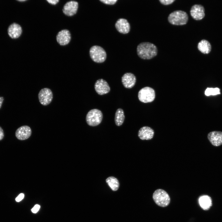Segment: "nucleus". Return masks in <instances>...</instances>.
Returning a JSON list of instances; mask_svg holds the SVG:
<instances>
[{
	"instance_id": "f3484780",
	"label": "nucleus",
	"mask_w": 222,
	"mask_h": 222,
	"mask_svg": "<svg viewBox=\"0 0 222 222\" xmlns=\"http://www.w3.org/2000/svg\"><path fill=\"white\" fill-rule=\"evenodd\" d=\"M154 134V130L150 127L144 126L139 130L138 135L139 138L142 140H149L153 137Z\"/></svg>"
},
{
	"instance_id": "b1692460",
	"label": "nucleus",
	"mask_w": 222,
	"mask_h": 222,
	"mask_svg": "<svg viewBox=\"0 0 222 222\" xmlns=\"http://www.w3.org/2000/svg\"><path fill=\"white\" fill-rule=\"evenodd\" d=\"M175 1V0H159V1L162 4L165 5L171 4Z\"/></svg>"
},
{
	"instance_id": "dca6fc26",
	"label": "nucleus",
	"mask_w": 222,
	"mask_h": 222,
	"mask_svg": "<svg viewBox=\"0 0 222 222\" xmlns=\"http://www.w3.org/2000/svg\"><path fill=\"white\" fill-rule=\"evenodd\" d=\"M8 33L10 37L13 39L19 38L21 35L22 29L18 24L13 23L9 26L8 28Z\"/></svg>"
},
{
	"instance_id": "bb28decb",
	"label": "nucleus",
	"mask_w": 222,
	"mask_h": 222,
	"mask_svg": "<svg viewBox=\"0 0 222 222\" xmlns=\"http://www.w3.org/2000/svg\"><path fill=\"white\" fill-rule=\"evenodd\" d=\"M47 1L51 4L56 5L59 2V1L58 0H47Z\"/></svg>"
},
{
	"instance_id": "9d476101",
	"label": "nucleus",
	"mask_w": 222,
	"mask_h": 222,
	"mask_svg": "<svg viewBox=\"0 0 222 222\" xmlns=\"http://www.w3.org/2000/svg\"><path fill=\"white\" fill-rule=\"evenodd\" d=\"M71 39V34L69 30H62L57 33L56 39L58 43L61 46H65L70 42Z\"/></svg>"
},
{
	"instance_id": "4be33fe9",
	"label": "nucleus",
	"mask_w": 222,
	"mask_h": 222,
	"mask_svg": "<svg viewBox=\"0 0 222 222\" xmlns=\"http://www.w3.org/2000/svg\"><path fill=\"white\" fill-rule=\"evenodd\" d=\"M220 94V89L218 88H208L205 90V94L208 96L210 95H216Z\"/></svg>"
},
{
	"instance_id": "aec40b11",
	"label": "nucleus",
	"mask_w": 222,
	"mask_h": 222,
	"mask_svg": "<svg viewBox=\"0 0 222 222\" xmlns=\"http://www.w3.org/2000/svg\"><path fill=\"white\" fill-rule=\"evenodd\" d=\"M125 118L123 110L121 108L117 109L116 111L115 117V122L116 125L117 126L122 125L124 122Z\"/></svg>"
},
{
	"instance_id": "6e6552de",
	"label": "nucleus",
	"mask_w": 222,
	"mask_h": 222,
	"mask_svg": "<svg viewBox=\"0 0 222 222\" xmlns=\"http://www.w3.org/2000/svg\"><path fill=\"white\" fill-rule=\"evenodd\" d=\"M94 88L97 93L101 95L107 94L110 90V88L107 82L102 79L98 80L94 84Z\"/></svg>"
},
{
	"instance_id": "2eb2a0df",
	"label": "nucleus",
	"mask_w": 222,
	"mask_h": 222,
	"mask_svg": "<svg viewBox=\"0 0 222 222\" xmlns=\"http://www.w3.org/2000/svg\"><path fill=\"white\" fill-rule=\"evenodd\" d=\"M208 139L211 144L215 146L222 144V132L213 131L210 132L208 135Z\"/></svg>"
},
{
	"instance_id": "f8f14e48",
	"label": "nucleus",
	"mask_w": 222,
	"mask_h": 222,
	"mask_svg": "<svg viewBox=\"0 0 222 222\" xmlns=\"http://www.w3.org/2000/svg\"><path fill=\"white\" fill-rule=\"evenodd\" d=\"M31 134V128L27 125H23L18 128L16 130L15 135L18 139L25 140L29 138Z\"/></svg>"
},
{
	"instance_id": "5701e85b",
	"label": "nucleus",
	"mask_w": 222,
	"mask_h": 222,
	"mask_svg": "<svg viewBox=\"0 0 222 222\" xmlns=\"http://www.w3.org/2000/svg\"><path fill=\"white\" fill-rule=\"evenodd\" d=\"M102 3L109 5H113L115 4L117 0H100Z\"/></svg>"
},
{
	"instance_id": "9b49d317",
	"label": "nucleus",
	"mask_w": 222,
	"mask_h": 222,
	"mask_svg": "<svg viewBox=\"0 0 222 222\" xmlns=\"http://www.w3.org/2000/svg\"><path fill=\"white\" fill-rule=\"evenodd\" d=\"M192 18L196 20L202 19L205 16V9L201 5L195 4L191 7L190 11Z\"/></svg>"
},
{
	"instance_id": "412c9836",
	"label": "nucleus",
	"mask_w": 222,
	"mask_h": 222,
	"mask_svg": "<svg viewBox=\"0 0 222 222\" xmlns=\"http://www.w3.org/2000/svg\"><path fill=\"white\" fill-rule=\"evenodd\" d=\"M106 181L113 191H116L119 188V183L118 179L113 176H110L106 179Z\"/></svg>"
},
{
	"instance_id": "0eeeda50",
	"label": "nucleus",
	"mask_w": 222,
	"mask_h": 222,
	"mask_svg": "<svg viewBox=\"0 0 222 222\" xmlns=\"http://www.w3.org/2000/svg\"><path fill=\"white\" fill-rule=\"evenodd\" d=\"M38 98L39 102L42 105H49L53 99L51 91L47 88L41 89L39 93Z\"/></svg>"
},
{
	"instance_id": "a878e982",
	"label": "nucleus",
	"mask_w": 222,
	"mask_h": 222,
	"mask_svg": "<svg viewBox=\"0 0 222 222\" xmlns=\"http://www.w3.org/2000/svg\"><path fill=\"white\" fill-rule=\"evenodd\" d=\"M24 195L23 193H21L16 198L15 200L17 202H19L24 198Z\"/></svg>"
},
{
	"instance_id": "423d86ee",
	"label": "nucleus",
	"mask_w": 222,
	"mask_h": 222,
	"mask_svg": "<svg viewBox=\"0 0 222 222\" xmlns=\"http://www.w3.org/2000/svg\"><path fill=\"white\" fill-rule=\"evenodd\" d=\"M155 96L154 89L149 87H146L141 89L138 94L139 100L144 103L153 101L155 98Z\"/></svg>"
},
{
	"instance_id": "39448f33",
	"label": "nucleus",
	"mask_w": 222,
	"mask_h": 222,
	"mask_svg": "<svg viewBox=\"0 0 222 222\" xmlns=\"http://www.w3.org/2000/svg\"><path fill=\"white\" fill-rule=\"evenodd\" d=\"M89 52L91 59L95 62L103 63L106 58V53L105 51L100 46L94 45L92 47Z\"/></svg>"
},
{
	"instance_id": "f03ea898",
	"label": "nucleus",
	"mask_w": 222,
	"mask_h": 222,
	"mask_svg": "<svg viewBox=\"0 0 222 222\" xmlns=\"http://www.w3.org/2000/svg\"><path fill=\"white\" fill-rule=\"evenodd\" d=\"M188 20L187 13L182 10H176L171 13L168 17L169 23L173 25H183L186 24Z\"/></svg>"
},
{
	"instance_id": "7ed1b4c3",
	"label": "nucleus",
	"mask_w": 222,
	"mask_h": 222,
	"mask_svg": "<svg viewBox=\"0 0 222 222\" xmlns=\"http://www.w3.org/2000/svg\"><path fill=\"white\" fill-rule=\"evenodd\" d=\"M153 198L157 205L162 207L167 206L170 201V198L168 193L162 189L156 190L153 194Z\"/></svg>"
},
{
	"instance_id": "a211bd4d",
	"label": "nucleus",
	"mask_w": 222,
	"mask_h": 222,
	"mask_svg": "<svg viewBox=\"0 0 222 222\" xmlns=\"http://www.w3.org/2000/svg\"><path fill=\"white\" fill-rule=\"evenodd\" d=\"M198 50L204 54H208L211 50L212 47L210 43L206 39H202L198 44Z\"/></svg>"
},
{
	"instance_id": "1a4fd4ad",
	"label": "nucleus",
	"mask_w": 222,
	"mask_h": 222,
	"mask_svg": "<svg viewBox=\"0 0 222 222\" xmlns=\"http://www.w3.org/2000/svg\"><path fill=\"white\" fill-rule=\"evenodd\" d=\"M78 8V2L75 1H71L67 2L64 5L62 11L65 15L72 16L77 13Z\"/></svg>"
},
{
	"instance_id": "cd10ccee",
	"label": "nucleus",
	"mask_w": 222,
	"mask_h": 222,
	"mask_svg": "<svg viewBox=\"0 0 222 222\" xmlns=\"http://www.w3.org/2000/svg\"><path fill=\"white\" fill-rule=\"evenodd\" d=\"M4 133L2 128L0 126V141L2 140L4 138Z\"/></svg>"
},
{
	"instance_id": "4468645a",
	"label": "nucleus",
	"mask_w": 222,
	"mask_h": 222,
	"mask_svg": "<svg viewBox=\"0 0 222 222\" xmlns=\"http://www.w3.org/2000/svg\"><path fill=\"white\" fill-rule=\"evenodd\" d=\"M115 26L117 30L120 33L126 34L128 33L130 30V25L127 20L120 18L116 21Z\"/></svg>"
},
{
	"instance_id": "c756f323",
	"label": "nucleus",
	"mask_w": 222,
	"mask_h": 222,
	"mask_svg": "<svg viewBox=\"0 0 222 222\" xmlns=\"http://www.w3.org/2000/svg\"><path fill=\"white\" fill-rule=\"evenodd\" d=\"M18 1L22 2H25V1H26V0H18Z\"/></svg>"
},
{
	"instance_id": "c85d7f7f",
	"label": "nucleus",
	"mask_w": 222,
	"mask_h": 222,
	"mask_svg": "<svg viewBox=\"0 0 222 222\" xmlns=\"http://www.w3.org/2000/svg\"><path fill=\"white\" fill-rule=\"evenodd\" d=\"M4 100V98L3 97H0V108L2 106Z\"/></svg>"
},
{
	"instance_id": "ddd939ff",
	"label": "nucleus",
	"mask_w": 222,
	"mask_h": 222,
	"mask_svg": "<svg viewBox=\"0 0 222 222\" xmlns=\"http://www.w3.org/2000/svg\"><path fill=\"white\" fill-rule=\"evenodd\" d=\"M136 78L132 73L127 72L125 73L121 77V82L124 86L127 88H131L135 85Z\"/></svg>"
},
{
	"instance_id": "393cba45",
	"label": "nucleus",
	"mask_w": 222,
	"mask_h": 222,
	"mask_svg": "<svg viewBox=\"0 0 222 222\" xmlns=\"http://www.w3.org/2000/svg\"><path fill=\"white\" fill-rule=\"evenodd\" d=\"M40 208V206L38 204L35 205L31 209L32 212L34 213H37L39 210Z\"/></svg>"
},
{
	"instance_id": "f257e3e1",
	"label": "nucleus",
	"mask_w": 222,
	"mask_h": 222,
	"mask_svg": "<svg viewBox=\"0 0 222 222\" xmlns=\"http://www.w3.org/2000/svg\"><path fill=\"white\" fill-rule=\"evenodd\" d=\"M139 57L144 60H150L156 56L158 53L157 47L154 44L148 42L139 44L137 48Z\"/></svg>"
},
{
	"instance_id": "20e7f679",
	"label": "nucleus",
	"mask_w": 222,
	"mask_h": 222,
	"mask_svg": "<svg viewBox=\"0 0 222 222\" xmlns=\"http://www.w3.org/2000/svg\"><path fill=\"white\" fill-rule=\"evenodd\" d=\"M102 112L97 109H93L87 113L86 121L87 124L90 126H95L99 125L103 118Z\"/></svg>"
},
{
	"instance_id": "6ab92c4d",
	"label": "nucleus",
	"mask_w": 222,
	"mask_h": 222,
	"mask_svg": "<svg viewBox=\"0 0 222 222\" xmlns=\"http://www.w3.org/2000/svg\"><path fill=\"white\" fill-rule=\"evenodd\" d=\"M199 202L200 207L204 210L209 209L212 204L211 198L207 195L201 196L199 199Z\"/></svg>"
}]
</instances>
